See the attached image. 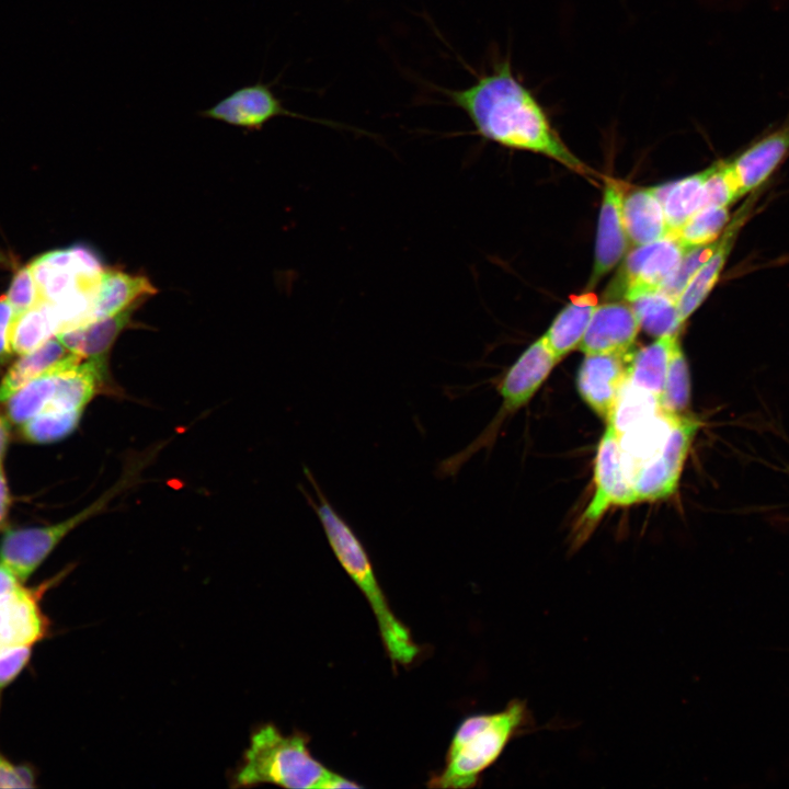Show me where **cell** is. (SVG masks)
I'll use <instances>...</instances> for the list:
<instances>
[{
	"label": "cell",
	"mask_w": 789,
	"mask_h": 789,
	"mask_svg": "<svg viewBox=\"0 0 789 789\" xmlns=\"http://www.w3.org/2000/svg\"><path fill=\"white\" fill-rule=\"evenodd\" d=\"M678 334L656 338L651 344L632 353L627 380L661 400L665 377Z\"/></svg>",
	"instance_id": "obj_22"
},
{
	"label": "cell",
	"mask_w": 789,
	"mask_h": 789,
	"mask_svg": "<svg viewBox=\"0 0 789 789\" xmlns=\"http://www.w3.org/2000/svg\"><path fill=\"white\" fill-rule=\"evenodd\" d=\"M20 582L11 570L0 563V595L16 590L21 585Z\"/></svg>",
	"instance_id": "obj_37"
},
{
	"label": "cell",
	"mask_w": 789,
	"mask_h": 789,
	"mask_svg": "<svg viewBox=\"0 0 789 789\" xmlns=\"http://www.w3.org/2000/svg\"><path fill=\"white\" fill-rule=\"evenodd\" d=\"M686 251L673 235L637 245L608 286L607 299L629 302L642 294L661 289L679 266Z\"/></svg>",
	"instance_id": "obj_6"
},
{
	"label": "cell",
	"mask_w": 789,
	"mask_h": 789,
	"mask_svg": "<svg viewBox=\"0 0 789 789\" xmlns=\"http://www.w3.org/2000/svg\"><path fill=\"white\" fill-rule=\"evenodd\" d=\"M157 293L144 275L118 270H103L93 304V320L114 316Z\"/></svg>",
	"instance_id": "obj_18"
},
{
	"label": "cell",
	"mask_w": 789,
	"mask_h": 789,
	"mask_svg": "<svg viewBox=\"0 0 789 789\" xmlns=\"http://www.w3.org/2000/svg\"><path fill=\"white\" fill-rule=\"evenodd\" d=\"M740 196L730 161H720L709 168V173L704 184V207H728Z\"/></svg>",
	"instance_id": "obj_31"
},
{
	"label": "cell",
	"mask_w": 789,
	"mask_h": 789,
	"mask_svg": "<svg viewBox=\"0 0 789 789\" xmlns=\"http://www.w3.org/2000/svg\"><path fill=\"white\" fill-rule=\"evenodd\" d=\"M230 782L233 788L262 784L291 789L362 787L317 759L309 748L307 734L300 731L285 734L273 723H264L252 732Z\"/></svg>",
	"instance_id": "obj_3"
},
{
	"label": "cell",
	"mask_w": 789,
	"mask_h": 789,
	"mask_svg": "<svg viewBox=\"0 0 789 789\" xmlns=\"http://www.w3.org/2000/svg\"><path fill=\"white\" fill-rule=\"evenodd\" d=\"M700 426L701 421L694 415L683 414L678 418L661 450L631 479L637 502L663 500L676 492Z\"/></svg>",
	"instance_id": "obj_8"
},
{
	"label": "cell",
	"mask_w": 789,
	"mask_h": 789,
	"mask_svg": "<svg viewBox=\"0 0 789 789\" xmlns=\"http://www.w3.org/2000/svg\"><path fill=\"white\" fill-rule=\"evenodd\" d=\"M745 213L746 209H741L739 215L724 228L720 238L717 239L712 253L695 272L678 296L676 304L683 322L700 306L717 284L737 231L745 220Z\"/></svg>",
	"instance_id": "obj_17"
},
{
	"label": "cell",
	"mask_w": 789,
	"mask_h": 789,
	"mask_svg": "<svg viewBox=\"0 0 789 789\" xmlns=\"http://www.w3.org/2000/svg\"><path fill=\"white\" fill-rule=\"evenodd\" d=\"M135 305L114 316L93 320L84 325L64 331L56 338L71 352L84 359H106L115 340L129 325L133 313L140 306Z\"/></svg>",
	"instance_id": "obj_19"
},
{
	"label": "cell",
	"mask_w": 789,
	"mask_h": 789,
	"mask_svg": "<svg viewBox=\"0 0 789 789\" xmlns=\"http://www.w3.org/2000/svg\"><path fill=\"white\" fill-rule=\"evenodd\" d=\"M84 358L68 350L57 338L18 359L0 381V402L7 401L27 382L79 365Z\"/></svg>",
	"instance_id": "obj_14"
},
{
	"label": "cell",
	"mask_w": 789,
	"mask_h": 789,
	"mask_svg": "<svg viewBox=\"0 0 789 789\" xmlns=\"http://www.w3.org/2000/svg\"><path fill=\"white\" fill-rule=\"evenodd\" d=\"M630 356L629 352L585 354L578 370L580 397L606 422L627 379Z\"/></svg>",
	"instance_id": "obj_10"
},
{
	"label": "cell",
	"mask_w": 789,
	"mask_h": 789,
	"mask_svg": "<svg viewBox=\"0 0 789 789\" xmlns=\"http://www.w3.org/2000/svg\"><path fill=\"white\" fill-rule=\"evenodd\" d=\"M529 722L525 701L511 700L500 711L465 718L449 742L442 768L432 774L430 788L468 789L502 755L508 743Z\"/></svg>",
	"instance_id": "obj_4"
},
{
	"label": "cell",
	"mask_w": 789,
	"mask_h": 789,
	"mask_svg": "<svg viewBox=\"0 0 789 789\" xmlns=\"http://www.w3.org/2000/svg\"><path fill=\"white\" fill-rule=\"evenodd\" d=\"M5 297L13 308V316L24 312L41 301L30 265L18 271Z\"/></svg>",
	"instance_id": "obj_33"
},
{
	"label": "cell",
	"mask_w": 789,
	"mask_h": 789,
	"mask_svg": "<svg viewBox=\"0 0 789 789\" xmlns=\"http://www.w3.org/2000/svg\"><path fill=\"white\" fill-rule=\"evenodd\" d=\"M708 173L709 168L653 187L663 207L668 235L675 233L696 211L704 208V184Z\"/></svg>",
	"instance_id": "obj_23"
},
{
	"label": "cell",
	"mask_w": 789,
	"mask_h": 789,
	"mask_svg": "<svg viewBox=\"0 0 789 789\" xmlns=\"http://www.w3.org/2000/svg\"><path fill=\"white\" fill-rule=\"evenodd\" d=\"M662 410L658 396L626 379L606 424L619 435Z\"/></svg>",
	"instance_id": "obj_26"
},
{
	"label": "cell",
	"mask_w": 789,
	"mask_h": 789,
	"mask_svg": "<svg viewBox=\"0 0 789 789\" xmlns=\"http://www.w3.org/2000/svg\"><path fill=\"white\" fill-rule=\"evenodd\" d=\"M42 592V587L32 590L20 585L0 595V654L19 647H32L46 636L49 622L38 605Z\"/></svg>",
	"instance_id": "obj_11"
},
{
	"label": "cell",
	"mask_w": 789,
	"mask_h": 789,
	"mask_svg": "<svg viewBox=\"0 0 789 789\" xmlns=\"http://www.w3.org/2000/svg\"><path fill=\"white\" fill-rule=\"evenodd\" d=\"M10 496L7 480L0 464V526L4 523L9 510Z\"/></svg>",
	"instance_id": "obj_38"
},
{
	"label": "cell",
	"mask_w": 789,
	"mask_h": 789,
	"mask_svg": "<svg viewBox=\"0 0 789 789\" xmlns=\"http://www.w3.org/2000/svg\"><path fill=\"white\" fill-rule=\"evenodd\" d=\"M728 222V207L706 206L696 211L673 236L688 250L714 242Z\"/></svg>",
	"instance_id": "obj_29"
},
{
	"label": "cell",
	"mask_w": 789,
	"mask_h": 789,
	"mask_svg": "<svg viewBox=\"0 0 789 789\" xmlns=\"http://www.w3.org/2000/svg\"><path fill=\"white\" fill-rule=\"evenodd\" d=\"M630 305L609 300L593 312L580 350L590 353H628L640 330Z\"/></svg>",
	"instance_id": "obj_13"
},
{
	"label": "cell",
	"mask_w": 789,
	"mask_h": 789,
	"mask_svg": "<svg viewBox=\"0 0 789 789\" xmlns=\"http://www.w3.org/2000/svg\"><path fill=\"white\" fill-rule=\"evenodd\" d=\"M9 442V425L5 418L0 413V464H2L3 456Z\"/></svg>",
	"instance_id": "obj_39"
},
{
	"label": "cell",
	"mask_w": 789,
	"mask_h": 789,
	"mask_svg": "<svg viewBox=\"0 0 789 789\" xmlns=\"http://www.w3.org/2000/svg\"><path fill=\"white\" fill-rule=\"evenodd\" d=\"M679 416L662 410L618 435L622 467L630 485L634 473L664 446Z\"/></svg>",
	"instance_id": "obj_16"
},
{
	"label": "cell",
	"mask_w": 789,
	"mask_h": 789,
	"mask_svg": "<svg viewBox=\"0 0 789 789\" xmlns=\"http://www.w3.org/2000/svg\"><path fill=\"white\" fill-rule=\"evenodd\" d=\"M57 333L58 327L50 304L41 300L24 312L13 316L10 328L11 351L23 355Z\"/></svg>",
	"instance_id": "obj_24"
},
{
	"label": "cell",
	"mask_w": 789,
	"mask_h": 789,
	"mask_svg": "<svg viewBox=\"0 0 789 789\" xmlns=\"http://www.w3.org/2000/svg\"><path fill=\"white\" fill-rule=\"evenodd\" d=\"M304 473L310 482L316 500L301 492L317 514L336 560L366 598L392 665H409L420 654L410 629L397 617L376 576L368 551L352 526L331 504L308 467Z\"/></svg>",
	"instance_id": "obj_2"
},
{
	"label": "cell",
	"mask_w": 789,
	"mask_h": 789,
	"mask_svg": "<svg viewBox=\"0 0 789 789\" xmlns=\"http://www.w3.org/2000/svg\"><path fill=\"white\" fill-rule=\"evenodd\" d=\"M126 482L118 481L91 505L58 524L7 531L0 542V563L11 570L20 581L26 580L68 533L100 513Z\"/></svg>",
	"instance_id": "obj_5"
},
{
	"label": "cell",
	"mask_w": 789,
	"mask_h": 789,
	"mask_svg": "<svg viewBox=\"0 0 789 789\" xmlns=\"http://www.w3.org/2000/svg\"><path fill=\"white\" fill-rule=\"evenodd\" d=\"M272 85L262 81L243 85L211 107L198 112V115L247 132H259L277 116L304 117L288 111L273 92Z\"/></svg>",
	"instance_id": "obj_9"
},
{
	"label": "cell",
	"mask_w": 789,
	"mask_h": 789,
	"mask_svg": "<svg viewBox=\"0 0 789 789\" xmlns=\"http://www.w3.org/2000/svg\"><path fill=\"white\" fill-rule=\"evenodd\" d=\"M716 242L717 240L706 245L688 249L675 273L668 278L661 289L677 301L678 296L691 276L712 253Z\"/></svg>",
	"instance_id": "obj_32"
},
{
	"label": "cell",
	"mask_w": 789,
	"mask_h": 789,
	"mask_svg": "<svg viewBox=\"0 0 789 789\" xmlns=\"http://www.w3.org/2000/svg\"><path fill=\"white\" fill-rule=\"evenodd\" d=\"M33 771L26 766H14L0 756V788H32Z\"/></svg>",
	"instance_id": "obj_35"
},
{
	"label": "cell",
	"mask_w": 789,
	"mask_h": 789,
	"mask_svg": "<svg viewBox=\"0 0 789 789\" xmlns=\"http://www.w3.org/2000/svg\"><path fill=\"white\" fill-rule=\"evenodd\" d=\"M594 494L575 528L573 545L580 547L592 534L602 516L611 505L636 503L621 460L619 436L609 424L602 435L594 465Z\"/></svg>",
	"instance_id": "obj_7"
},
{
	"label": "cell",
	"mask_w": 789,
	"mask_h": 789,
	"mask_svg": "<svg viewBox=\"0 0 789 789\" xmlns=\"http://www.w3.org/2000/svg\"><path fill=\"white\" fill-rule=\"evenodd\" d=\"M789 150V125L773 132L745 149L733 161L731 169L740 195L762 184Z\"/></svg>",
	"instance_id": "obj_15"
},
{
	"label": "cell",
	"mask_w": 789,
	"mask_h": 789,
	"mask_svg": "<svg viewBox=\"0 0 789 789\" xmlns=\"http://www.w3.org/2000/svg\"><path fill=\"white\" fill-rule=\"evenodd\" d=\"M31 648V645L19 647L0 654V693L27 664Z\"/></svg>",
	"instance_id": "obj_34"
},
{
	"label": "cell",
	"mask_w": 789,
	"mask_h": 789,
	"mask_svg": "<svg viewBox=\"0 0 789 789\" xmlns=\"http://www.w3.org/2000/svg\"><path fill=\"white\" fill-rule=\"evenodd\" d=\"M596 307V297L586 291L574 297L554 318L544 338L559 362L580 347Z\"/></svg>",
	"instance_id": "obj_21"
},
{
	"label": "cell",
	"mask_w": 789,
	"mask_h": 789,
	"mask_svg": "<svg viewBox=\"0 0 789 789\" xmlns=\"http://www.w3.org/2000/svg\"><path fill=\"white\" fill-rule=\"evenodd\" d=\"M622 219L628 239L643 245L668 236L662 204L653 187L630 192L622 199Z\"/></svg>",
	"instance_id": "obj_20"
},
{
	"label": "cell",
	"mask_w": 789,
	"mask_h": 789,
	"mask_svg": "<svg viewBox=\"0 0 789 789\" xmlns=\"http://www.w3.org/2000/svg\"><path fill=\"white\" fill-rule=\"evenodd\" d=\"M445 93L466 112L483 138L511 149L547 156L573 171L590 169L562 141L544 107L519 81L508 59L465 90Z\"/></svg>",
	"instance_id": "obj_1"
},
{
	"label": "cell",
	"mask_w": 789,
	"mask_h": 789,
	"mask_svg": "<svg viewBox=\"0 0 789 789\" xmlns=\"http://www.w3.org/2000/svg\"><path fill=\"white\" fill-rule=\"evenodd\" d=\"M628 304L634 311L640 328L654 338L678 334L684 324L676 300L662 289L642 294Z\"/></svg>",
	"instance_id": "obj_25"
},
{
	"label": "cell",
	"mask_w": 789,
	"mask_h": 789,
	"mask_svg": "<svg viewBox=\"0 0 789 789\" xmlns=\"http://www.w3.org/2000/svg\"><path fill=\"white\" fill-rule=\"evenodd\" d=\"M13 319V308L7 297L0 298V366L10 357V328Z\"/></svg>",
	"instance_id": "obj_36"
},
{
	"label": "cell",
	"mask_w": 789,
	"mask_h": 789,
	"mask_svg": "<svg viewBox=\"0 0 789 789\" xmlns=\"http://www.w3.org/2000/svg\"><path fill=\"white\" fill-rule=\"evenodd\" d=\"M81 415V411H42L23 424L22 432L33 443L56 442L77 428Z\"/></svg>",
	"instance_id": "obj_30"
},
{
	"label": "cell",
	"mask_w": 789,
	"mask_h": 789,
	"mask_svg": "<svg viewBox=\"0 0 789 789\" xmlns=\"http://www.w3.org/2000/svg\"><path fill=\"white\" fill-rule=\"evenodd\" d=\"M691 382L687 358L678 341L674 347L663 390L661 407L665 412L686 414L690 405Z\"/></svg>",
	"instance_id": "obj_28"
},
{
	"label": "cell",
	"mask_w": 789,
	"mask_h": 789,
	"mask_svg": "<svg viewBox=\"0 0 789 789\" xmlns=\"http://www.w3.org/2000/svg\"><path fill=\"white\" fill-rule=\"evenodd\" d=\"M57 375L38 377L14 392L7 401V413L14 424H24L41 413L53 398Z\"/></svg>",
	"instance_id": "obj_27"
},
{
	"label": "cell",
	"mask_w": 789,
	"mask_h": 789,
	"mask_svg": "<svg viewBox=\"0 0 789 789\" xmlns=\"http://www.w3.org/2000/svg\"><path fill=\"white\" fill-rule=\"evenodd\" d=\"M622 184L608 179L599 209L590 288L620 262L628 249L629 239L622 219Z\"/></svg>",
	"instance_id": "obj_12"
}]
</instances>
